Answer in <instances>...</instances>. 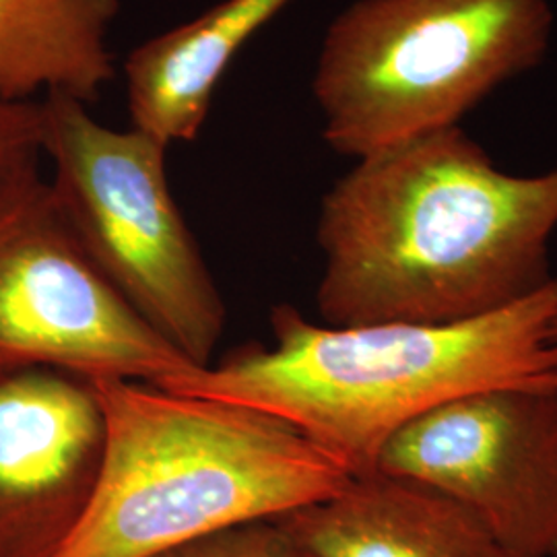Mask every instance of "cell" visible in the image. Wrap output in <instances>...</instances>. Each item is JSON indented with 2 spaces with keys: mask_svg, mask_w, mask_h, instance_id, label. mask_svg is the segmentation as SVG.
Instances as JSON below:
<instances>
[{
  "mask_svg": "<svg viewBox=\"0 0 557 557\" xmlns=\"http://www.w3.org/2000/svg\"><path fill=\"white\" fill-rule=\"evenodd\" d=\"M556 230L557 168L508 174L460 126L380 149L322 199L320 319H485L556 278Z\"/></svg>",
  "mask_w": 557,
  "mask_h": 557,
  "instance_id": "cell-1",
  "label": "cell"
},
{
  "mask_svg": "<svg viewBox=\"0 0 557 557\" xmlns=\"http://www.w3.org/2000/svg\"><path fill=\"white\" fill-rule=\"evenodd\" d=\"M556 320L557 277L502 312L453 324L331 326L283 304L271 314V347L158 386L281 419L354 478L442 405L498 388L556 391Z\"/></svg>",
  "mask_w": 557,
  "mask_h": 557,
  "instance_id": "cell-2",
  "label": "cell"
},
{
  "mask_svg": "<svg viewBox=\"0 0 557 557\" xmlns=\"http://www.w3.org/2000/svg\"><path fill=\"white\" fill-rule=\"evenodd\" d=\"M91 384L106 428L100 481L57 557L156 556L331 498L351 478L257 409L139 380Z\"/></svg>",
  "mask_w": 557,
  "mask_h": 557,
  "instance_id": "cell-3",
  "label": "cell"
},
{
  "mask_svg": "<svg viewBox=\"0 0 557 557\" xmlns=\"http://www.w3.org/2000/svg\"><path fill=\"white\" fill-rule=\"evenodd\" d=\"M552 29L549 0H356L320 48L322 135L359 160L458 126L537 66Z\"/></svg>",
  "mask_w": 557,
  "mask_h": 557,
  "instance_id": "cell-4",
  "label": "cell"
},
{
  "mask_svg": "<svg viewBox=\"0 0 557 557\" xmlns=\"http://www.w3.org/2000/svg\"><path fill=\"white\" fill-rule=\"evenodd\" d=\"M41 153L60 215L122 299L197 368L211 366L225 306L165 174L168 145L119 131L89 103L41 98Z\"/></svg>",
  "mask_w": 557,
  "mask_h": 557,
  "instance_id": "cell-5",
  "label": "cell"
},
{
  "mask_svg": "<svg viewBox=\"0 0 557 557\" xmlns=\"http://www.w3.org/2000/svg\"><path fill=\"white\" fill-rule=\"evenodd\" d=\"M29 368L151 384L197 370L101 275L48 184L0 230V374Z\"/></svg>",
  "mask_w": 557,
  "mask_h": 557,
  "instance_id": "cell-6",
  "label": "cell"
},
{
  "mask_svg": "<svg viewBox=\"0 0 557 557\" xmlns=\"http://www.w3.org/2000/svg\"><path fill=\"white\" fill-rule=\"evenodd\" d=\"M379 471L473 510L524 557H557V388L457 398L386 442Z\"/></svg>",
  "mask_w": 557,
  "mask_h": 557,
  "instance_id": "cell-7",
  "label": "cell"
},
{
  "mask_svg": "<svg viewBox=\"0 0 557 557\" xmlns=\"http://www.w3.org/2000/svg\"><path fill=\"white\" fill-rule=\"evenodd\" d=\"M103 440L91 380L0 374V557L59 556L96 494Z\"/></svg>",
  "mask_w": 557,
  "mask_h": 557,
  "instance_id": "cell-8",
  "label": "cell"
},
{
  "mask_svg": "<svg viewBox=\"0 0 557 557\" xmlns=\"http://www.w3.org/2000/svg\"><path fill=\"white\" fill-rule=\"evenodd\" d=\"M273 522L312 557H524L457 499L379 469Z\"/></svg>",
  "mask_w": 557,
  "mask_h": 557,
  "instance_id": "cell-9",
  "label": "cell"
},
{
  "mask_svg": "<svg viewBox=\"0 0 557 557\" xmlns=\"http://www.w3.org/2000/svg\"><path fill=\"white\" fill-rule=\"evenodd\" d=\"M289 2L223 0L140 44L124 64L133 126L168 147L195 139L230 64Z\"/></svg>",
  "mask_w": 557,
  "mask_h": 557,
  "instance_id": "cell-10",
  "label": "cell"
},
{
  "mask_svg": "<svg viewBox=\"0 0 557 557\" xmlns=\"http://www.w3.org/2000/svg\"><path fill=\"white\" fill-rule=\"evenodd\" d=\"M119 11L120 0H0V98L98 100L116 77Z\"/></svg>",
  "mask_w": 557,
  "mask_h": 557,
  "instance_id": "cell-11",
  "label": "cell"
},
{
  "mask_svg": "<svg viewBox=\"0 0 557 557\" xmlns=\"http://www.w3.org/2000/svg\"><path fill=\"white\" fill-rule=\"evenodd\" d=\"M151 557H312L273 520L234 524Z\"/></svg>",
  "mask_w": 557,
  "mask_h": 557,
  "instance_id": "cell-12",
  "label": "cell"
},
{
  "mask_svg": "<svg viewBox=\"0 0 557 557\" xmlns=\"http://www.w3.org/2000/svg\"><path fill=\"white\" fill-rule=\"evenodd\" d=\"M44 143L41 100L0 98V174L23 161L38 160Z\"/></svg>",
  "mask_w": 557,
  "mask_h": 557,
  "instance_id": "cell-13",
  "label": "cell"
},
{
  "mask_svg": "<svg viewBox=\"0 0 557 557\" xmlns=\"http://www.w3.org/2000/svg\"><path fill=\"white\" fill-rule=\"evenodd\" d=\"M46 188L38 160L23 161L0 174V230L21 215Z\"/></svg>",
  "mask_w": 557,
  "mask_h": 557,
  "instance_id": "cell-14",
  "label": "cell"
},
{
  "mask_svg": "<svg viewBox=\"0 0 557 557\" xmlns=\"http://www.w3.org/2000/svg\"><path fill=\"white\" fill-rule=\"evenodd\" d=\"M556 337H557V320H556Z\"/></svg>",
  "mask_w": 557,
  "mask_h": 557,
  "instance_id": "cell-15",
  "label": "cell"
}]
</instances>
